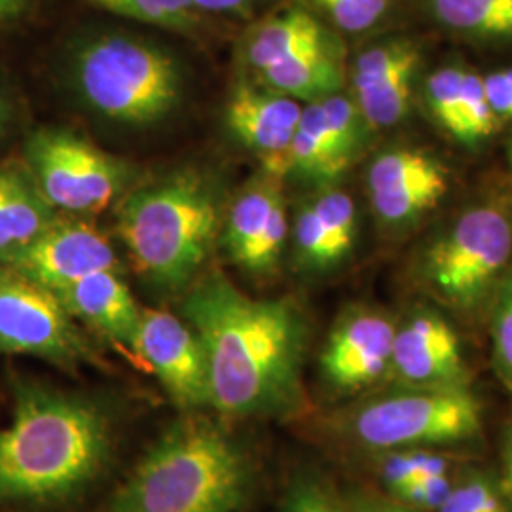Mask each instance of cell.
Returning <instances> with one entry per match:
<instances>
[{
    "label": "cell",
    "mask_w": 512,
    "mask_h": 512,
    "mask_svg": "<svg viewBox=\"0 0 512 512\" xmlns=\"http://www.w3.org/2000/svg\"><path fill=\"white\" fill-rule=\"evenodd\" d=\"M340 31L365 33L376 27L391 8V0H308Z\"/></svg>",
    "instance_id": "obj_31"
},
{
    "label": "cell",
    "mask_w": 512,
    "mask_h": 512,
    "mask_svg": "<svg viewBox=\"0 0 512 512\" xmlns=\"http://www.w3.org/2000/svg\"><path fill=\"white\" fill-rule=\"evenodd\" d=\"M346 437L366 450L439 448L480 437L482 403L471 387H404L355 404L340 418Z\"/></svg>",
    "instance_id": "obj_6"
},
{
    "label": "cell",
    "mask_w": 512,
    "mask_h": 512,
    "mask_svg": "<svg viewBox=\"0 0 512 512\" xmlns=\"http://www.w3.org/2000/svg\"><path fill=\"white\" fill-rule=\"evenodd\" d=\"M281 207H285L281 179L262 171L226 211L220 236L228 255L241 268H245L256 243L268 232Z\"/></svg>",
    "instance_id": "obj_17"
},
{
    "label": "cell",
    "mask_w": 512,
    "mask_h": 512,
    "mask_svg": "<svg viewBox=\"0 0 512 512\" xmlns=\"http://www.w3.org/2000/svg\"><path fill=\"white\" fill-rule=\"evenodd\" d=\"M463 71L458 65H446L425 80V101L440 128L465 145V118L461 99Z\"/></svg>",
    "instance_id": "obj_27"
},
{
    "label": "cell",
    "mask_w": 512,
    "mask_h": 512,
    "mask_svg": "<svg viewBox=\"0 0 512 512\" xmlns=\"http://www.w3.org/2000/svg\"><path fill=\"white\" fill-rule=\"evenodd\" d=\"M97 8L167 31L190 33L198 27L200 10L194 0H90Z\"/></svg>",
    "instance_id": "obj_25"
},
{
    "label": "cell",
    "mask_w": 512,
    "mask_h": 512,
    "mask_svg": "<svg viewBox=\"0 0 512 512\" xmlns=\"http://www.w3.org/2000/svg\"><path fill=\"white\" fill-rule=\"evenodd\" d=\"M0 351L35 355L65 368L92 357L59 296L4 264H0Z\"/></svg>",
    "instance_id": "obj_9"
},
{
    "label": "cell",
    "mask_w": 512,
    "mask_h": 512,
    "mask_svg": "<svg viewBox=\"0 0 512 512\" xmlns=\"http://www.w3.org/2000/svg\"><path fill=\"white\" fill-rule=\"evenodd\" d=\"M224 224L219 188L186 169L131 192L118 209V236L139 274L181 291L200 274Z\"/></svg>",
    "instance_id": "obj_4"
},
{
    "label": "cell",
    "mask_w": 512,
    "mask_h": 512,
    "mask_svg": "<svg viewBox=\"0 0 512 512\" xmlns=\"http://www.w3.org/2000/svg\"><path fill=\"white\" fill-rule=\"evenodd\" d=\"M249 492L251 463L238 442L209 420L188 418L135 465L109 512H238Z\"/></svg>",
    "instance_id": "obj_3"
},
{
    "label": "cell",
    "mask_w": 512,
    "mask_h": 512,
    "mask_svg": "<svg viewBox=\"0 0 512 512\" xmlns=\"http://www.w3.org/2000/svg\"><path fill=\"white\" fill-rule=\"evenodd\" d=\"M302 109L296 99L260 84H239L226 107V124L239 143L260 158L266 173L283 179Z\"/></svg>",
    "instance_id": "obj_14"
},
{
    "label": "cell",
    "mask_w": 512,
    "mask_h": 512,
    "mask_svg": "<svg viewBox=\"0 0 512 512\" xmlns=\"http://www.w3.org/2000/svg\"><path fill=\"white\" fill-rule=\"evenodd\" d=\"M495 368L501 380L512 389V298L499 289L492 315Z\"/></svg>",
    "instance_id": "obj_33"
},
{
    "label": "cell",
    "mask_w": 512,
    "mask_h": 512,
    "mask_svg": "<svg viewBox=\"0 0 512 512\" xmlns=\"http://www.w3.org/2000/svg\"><path fill=\"white\" fill-rule=\"evenodd\" d=\"M456 475L427 476L391 492L389 497L418 512H437L454 486Z\"/></svg>",
    "instance_id": "obj_32"
},
{
    "label": "cell",
    "mask_w": 512,
    "mask_h": 512,
    "mask_svg": "<svg viewBox=\"0 0 512 512\" xmlns=\"http://www.w3.org/2000/svg\"><path fill=\"white\" fill-rule=\"evenodd\" d=\"M325 44H330L329 35L319 19L306 10H287L251 29L245 38L243 57L255 73H260Z\"/></svg>",
    "instance_id": "obj_19"
},
{
    "label": "cell",
    "mask_w": 512,
    "mask_h": 512,
    "mask_svg": "<svg viewBox=\"0 0 512 512\" xmlns=\"http://www.w3.org/2000/svg\"><path fill=\"white\" fill-rule=\"evenodd\" d=\"M184 410L211 406L209 365L202 340L186 321L165 310H143L135 351Z\"/></svg>",
    "instance_id": "obj_10"
},
{
    "label": "cell",
    "mask_w": 512,
    "mask_h": 512,
    "mask_svg": "<svg viewBox=\"0 0 512 512\" xmlns=\"http://www.w3.org/2000/svg\"><path fill=\"white\" fill-rule=\"evenodd\" d=\"M256 78L268 90L313 103L340 92L344 69L332 44H325L264 69Z\"/></svg>",
    "instance_id": "obj_20"
},
{
    "label": "cell",
    "mask_w": 512,
    "mask_h": 512,
    "mask_svg": "<svg viewBox=\"0 0 512 512\" xmlns=\"http://www.w3.org/2000/svg\"><path fill=\"white\" fill-rule=\"evenodd\" d=\"M357 232L355 203L346 192L329 190L306 203L294 226L300 262L310 270H329L351 253Z\"/></svg>",
    "instance_id": "obj_16"
},
{
    "label": "cell",
    "mask_w": 512,
    "mask_h": 512,
    "mask_svg": "<svg viewBox=\"0 0 512 512\" xmlns=\"http://www.w3.org/2000/svg\"><path fill=\"white\" fill-rule=\"evenodd\" d=\"M0 264L14 268L54 293L88 275L118 270L109 239L84 220L55 219L33 241L2 256Z\"/></svg>",
    "instance_id": "obj_11"
},
{
    "label": "cell",
    "mask_w": 512,
    "mask_h": 512,
    "mask_svg": "<svg viewBox=\"0 0 512 512\" xmlns=\"http://www.w3.org/2000/svg\"><path fill=\"white\" fill-rule=\"evenodd\" d=\"M283 512H349L348 499L338 494L325 478L315 473H300L293 478Z\"/></svg>",
    "instance_id": "obj_30"
},
{
    "label": "cell",
    "mask_w": 512,
    "mask_h": 512,
    "mask_svg": "<svg viewBox=\"0 0 512 512\" xmlns=\"http://www.w3.org/2000/svg\"><path fill=\"white\" fill-rule=\"evenodd\" d=\"M499 486L503 490L505 499L509 501L512 507V423L507 431V439H505V458H503V476L499 480Z\"/></svg>",
    "instance_id": "obj_37"
},
{
    "label": "cell",
    "mask_w": 512,
    "mask_h": 512,
    "mask_svg": "<svg viewBox=\"0 0 512 512\" xmlns=\"http://www.w3.org/2000/svg\"><path fill=\"white\" fill-rule=\"evenodd\" d=\"M183 315L207 355L211 408L230 418H283L304 406L308 329L293 300L253 298L211 272L184 296Z\"/></svg>",
    "instance_id": "obj_1"
},
{
    "label": "cell",
    "mask_w": 512,
    "mask_h": 512,
    "mask_svg": "<svg viewBox=\"0 0 512 512\" xmlns=\"http://www.w3.org/2000/svg\"><path fill=\"white\" fill-rule=\"evenodd\" d=\"M509 162H511V167H512V143H511V147H509Z\"/></svg>",
    "instance_id": "obj_42"
},
{
    "label": "cell",
    "mask_w": 512,
    "mask_h": 512,
    "mask_svg": "<svg viewBox=\"0 0 512 512\" xmlns=\"http://www.w3.org/2000/svg\"><path fill=\"white\" fill-rule=\"evenodd\" d=\"M442 29L482 44L512 42V0H427Z\"/></svg>",
    "instance_id": "obj_22"
},
{
    "label": "cell",
    "mask_w": 512,
    "mask_h": 512,
    "mask_svg": "<svg viewBox=\"0 0 512 512\" xmlns=\"http://www.w3.org/2000/svg\"><path fill=\"white\" fill-rule=\"evenodd\" d=\"M349 512H418L403 503L395 501L389 495L372 494V492H353L348 497Z\"/></svg>",
    "instance_id": "obj_34"
},
{
    "label": "cell",
    "mask_w": 512,
    "mask_h": 512,
    "mask_svg": "<svg viewBox=\"0 0 512 512\" xmlns=\"http://www.w3.org/2000/svg\"><path fill=\"white\" fill-rule=\"evenodd\" d=\"M29 173L54 209L93 215L107 209L131 181L124 160L69 129H42L27 143Z\"/></svg>",
    "instance_id": "obj_8"
},
{
    "label": "cell",
    "mask_w": 512,
    "mask_h": 512,
    "mask_svg": "<svg viewBox=\"0 0 512 512\" xmlns=\"http://www.w3.org/2000/svg\"><path fill=\"white\" fill-rule=\"evenodd\" d=\"M501 74H503V78H505V80H507V84H509V86H511V90H512V67H511V69H505V71H501Z\"/></svg>",
    "instance_id": "obj_41"
},
{
    "label": "cell",
    "mask_w": 512,
    "mask_h": 512,
    "mask_svg": "<svg viewBox=\"0 0 512 512\" xmlns=\"http://www.w3.org/2000/svg\"><path fill=\"white\" fill-rule=\"evenodd\" d=\"M74 84L105 118L147 126L181 103L183 74L162 48L126 35L88 40L74 55Z\"/></svg>",
    "instance_id": "obj_5"
},
{
    "label": "cell",
    "mask_w": 512,
    "mask_h": 512,
    "mask_svg": "<svg viewBox=\"0 0 512 512\" xmlns=\"http://www.w3.org/2000/svg\"><path fill=\"white\" fill-rule=\"evenodd\" d=\"M484 88H486L490 107L497 114V118L512 120V90L501 71L488 74L484 78Z\"/></svg>",
    "instance_id": "obj_35"
},
{
    "label": "cell",
    "mask_w": 512,
    "mask_h": 512,
    "mask_svg": "<svg viewBox=\"0 0 512 512\" xmlns=\"http://www.w3.org/2000/svg\"><path fill=\"white\" fill-rule=\"evenodd\" d=\"M0 429V503H55L82 492L110 454V425L95 404L21 380Z\"/></svg>",
    "instance_id": "obj_2"
},
{
    "label": "cell",
    "mask_w": 512,
    "mask_h": 512,
    "mask_svg": "<svg viewBox=\"0 0 512 512\" xmlns=\"http://www.w3.org/2000/svg\"><path fill=\"white\" fill-rule=\"evenodd\" d=\"M27 6V0H0V21L14 18Z\"/></svg>",
    "instance_id": "obj_38"
},
{
    "label": "cell",
    "mask_w": 512,
    "mask_h": 512,
    "mask_svg": "<svg viewBox=\"0 0 512 512\" xmlns=\"http://www.w3.org/2000/svg\"><path fill=\"white\" fill-rule=\"evenodd\" d=\"M397 325L384 313L357 308L340 317L319 357L321 374L338 391H357L389 374Z\"/></svg>",
    "instance_id": "obj_13"
},
{
    "label": "cell",
    "mask_w": 512,
    "mask_h": 512,
    "mask_svg": "<svg viewBox=\"0 0 512 512\" xmlns=\"http://www.w3.org/2000/svg\"><path fill=\"white\" fill-rule=\"evenodd\" d=\"M353 164L338 145L321 101L302 109V118L287 152V175L296 173L311 181L330 183Z\"/></svg>",
    "instance_id": "obj_21"
},
{
    "label": "cell",
    "mask_w": 512,
    "mask_h": 512,
    "mask_svg": "<svg viewBox=\"0 0 512 512\" xmlns=\"http://www.w3.org/2000/svg\"><path fill=\"white\" fill-rule=\"evenodd\" d=\"M55 294L74 321H82L131 353L135 351L143 310L118 270L88 275Z\"/></svg>",
    "instance_id": "obj_15"
},
{
    "label": "cell",
    "mask_w": 512,
    "mask_h": 512,
    "mask_svg": "<svg viewBox=\"0 0 512 512\" xmlns=\"http://www.w3.org/2000/svg\"><path fill=\"white\" fill-rule=\"evenodd\" d=\"M461 99L465 118V147H473L494 135L499 118L490 107L482 76L471 71H463Z\"/></svg>",
    "instance_id": "obj_29"
},
{
    "label": "cell",
    "mask_w": 512,
    "mask_h": 512,
    "mask_svg": "<svg viewBox=\"0 0 512 512\" xmlns=\"http://www.w3.org/2000/svg\"><path fill=\"white\" fill-rule=\"evenodd\" d=\"M511 260V215L495 205H478L427 247L421 279L448 306L476 310L503 279Z\"/></svg>",
    "instance_id": "obj_7"
},
{
    "label": "cell",
    "mask_w": 512,
    "mask_h": 512,
    "mask_svg": "<svg viewBox=\"0 0 512 512\" xmlns=\"http://www.w3.org/2000/svg\"><path fill=\"white\" fill-rule=\"evenodd\" d=\"M421 48L412 38H389L361 52L351 69L353 95L368 92L378 84L406 73L418 71Z\"/></svg>",
    "instance_id": "obj_24"
},
{
    "label": "cell",
    "mask_w": 512,
    "mask_h": 512,
    "mask_svg": "<svg viewBox=\"0 0 512 512\" xmlns=\"http://www.w3.org/2000/svg\"><path fill=\"white\" fill-rule=\"evenodd\" d=\"M55 220L29 171L0 167V258L27 245Z\"/></svg>",
    "instance_id": "obj_18"
},
{
    "label": "cell",
    "mask_w": 512,
    "mask_h": 512,
    "mask_svg": "<svg viewBox=\"0 0 512 512\" xmlns=\"http://www.w3.org/2000/svg\"><path fill=\"white\" fill-rule=\"evenodd\" d=\"M4 124H6V105H4V101H2V97H0V135H2Z\"/></svg>",
    "instance_id": "obj_40"
},
{
    "label": "cell",
    "mask_w": 512,
    "mask_h": 512,
    "mask_svg": "<svg viewBox=\"0 0 512 512\" xmlns=\"http://www.w3.org/2000/svg\"><path fill=\"white\" fill-rule=\"evenodd\" d=\"M509 507L499 480L482 471H465L456 476L437 512H509Z\"/></svg>",
    "instance_id": "obj_28"
},
{
    "label": "cell",
    "mask_w": 512,
    "mask_h": 512,
    "mask_svg": "<svg viewBox=\"0 0 512 512\" xmlns=\"http://www.w3.org/2000/svg\"><path fill=\"white\" fill-rule=\"evenodd\" d=\"M454 467L456 459L440 454L435 448H408L382 452L378 471L387 494H391L420 478L450 475Z\"/></svg>",
    "instance_id": "obj_26"
},
{
    "label": "cell",
    "mask_w": 512,
    "mask_h": 512,
    "mask_svg": "<svg viewBox=\"0 0 512 512\" xmlns=\"http://www.w3.org/2000/svg\"><path fill=\"white\" fill-rule=\"evenodd\" d=\"M448 192V171H439L406 183L391 184L368 192L378 219L387 226H404L429 213Z\"/></svg>",
    "instance_id": "obj_23"
},
{
    "label": "cell",
    "mask_w": 512,
    "mask_h": 512,
    "mask_svg": "<svg viewBox=\"0 0 512 512\" xmlns=\"http://www.w3.org/2000/svg\"><path fill=\"white\" fill-rule=\"evenodd\" d=\"M501 289L505 291V293L509 294L512 298V272L511 274L505 275L503 277V283H501Z\"/></svg>",
    "instance_id": "obj_39"
},
{
    "label": "cell",
    "mask_w": 512,
    "mask_h": 512,
    "mask_svg": "<svg viewBox=\"0 0 512 512\" xmlns=\"http://www.w3.org/2000/svg\"><path fill=\"white\" fill-rule=\"evenodd\" d=\"M389 374L404 387H469L458 332L437 311H414L397 325Z\"/></svg>",
    "instance_id": "obj_12"
},
{
    "label": "cell",
    "mask_w": 512,
    "mask_h": 512,
    "mask_svg": "<svg viewBox=\"0 0 512 512\" xmlns=\"http://www.w3.org/2000/svg\"><path fill=\"white\" fill-rule=\"evenodd\" d=\"M258 0H194L200 12L211 14H230V16H245L256 6Z\"/></svg>",
    "instance_id": "obj_36"
}]
</instances>
